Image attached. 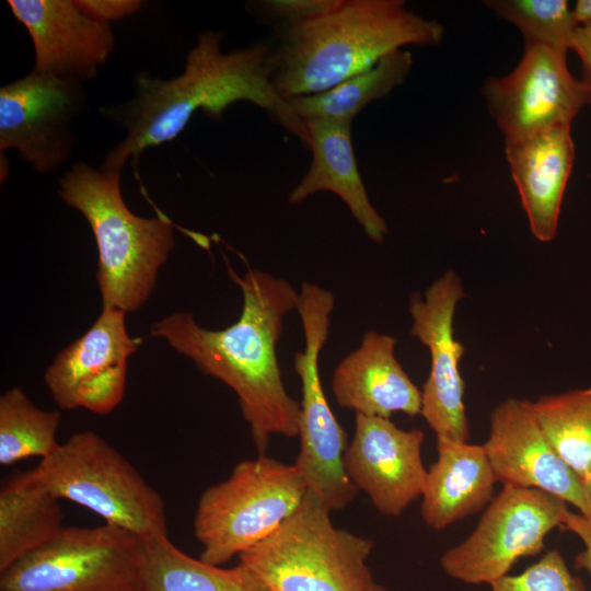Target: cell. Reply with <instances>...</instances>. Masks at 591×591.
<instances>
[{
  "instance_id": "cell-1",
  "label": "cell",
  "mask_w": 591,
  "mask_h": 591,
  "mask_svg": "<svg viewBox=\"0 0 591 591\" xmlns=\"http://www.w3.org/2000/svg\"><path fill=\"white\" fill-rule=\"evenodd\" d=\"M222 38V32L202 31L179 76L164 80L137 73L132 97L100 108L124 131V138L105 155L102 169L121 172L129 160L136 165L148 148L174 140L197 111L220 120L236 102L259 107L310 150L305 123L273 84L270 45L257 42L224 54Z\"/></svg>"
},
{
  "instance_id": "cell-2",
  "label": "cell",
  "mask_w": 591,
  "mask_h": 591,
  "mask_svg": "<svg viewBox=\"0 0 591 591\" xmlns=\"http://www.w3.org/2000/svg\"><path fill=\"white\" fill-rule=\"evenodd\" d=\"M227 263L231 280L240 288V317L222 329L197 324L189 312H176L154 323L150 337L163 338L189 358L199 371L234 391L259 455L271 436L298 437L300 402L287 392L277 357L283 317L297 311L299 291L289 281L247 267L240 276Z\"/></svg>"
},
{
  "instance_id": "cell-3",
  "label": "cell",
  "mask_w": 591,
  "mask_h": 591,
  "mask_svg": "<svg viewBox=\"0 0 591 591\" xmlns=\"http://www.w3.org/2000/svg\"><path fill=\"white\" fill-rule=\"evenodd\" d=\"M275 32L271 81L289 100L324 92L408 45L436 46L444 27L403 0H337L326 12Z\"/></svg>"
},
{
  "instance_id": "cell-4",
  "label": "cell",
  "mask_w": 591,
  "mask_h": 591,
  "mask_svg": "<svg viewBox=\"0 0 591 591\" xmlns=\"http://www.w3.org/2000/svg\"><path fill=\"white\" fill-rule=\"evenodd\" d=\"M120 175L77 162L58 179L57 193L92 229L103 306L132 313L152 293L175 240L173 223L165 216L142 218L129 210L121 195Z\"/></svg>"
},
{
  "instance_id": "cell-5",
  "label": "cell",
  "mask_w": 591,
  "mask_h": 591,
  "mask_svg": "<svg viewBox=\"0 0 591 591\" xmlns=\"http://www.w3.org/2000/svg\"><path fill=\"white\" fill-rule=\"evenodd\" d=\"M373 541L336 528L331 510L306 490L297 509L239 564L270 591H367Z\"/></svg>"
},
{
  "instance_id": "cell-6",
  "label": "cell",
  "mask_w": 591,
  "mask_h": 591,
  "mask_svg": "<svg viewBox=\"0 0 591 591\" xmlns=\"http://www.w3.org/2000/svg\"><path fill=\"white\" fill-rule=\"evenodd\" d=\"M55 497L80 505L142 538L167 534L165 505L132 464L104 438L85 430L34 467Z\"/></svg>"
},
{
  "instance_id": "cell-7",
  "label": "cell",
  "mask_w": 591,
  "mask_h": 591,
  "mask_svg": "<svg viewBox=\"0 0 591 591\" xmlns=\"http://www.w3.org/2000/svg\"><path fill=\"white\" fill-rule=\"evenodd\" d=\"M308 487L294 464L266 455L239 462L200 496L194 533L199 558L221 566L270 535L300 505Z\"/></svg>"
},
{
  "instance_id": "cell-8",
  "label": "cell",
  "mask_w": 591,
  "mask_h": 591,
  "mask_svg": "<svg viewBox=\"0 0 591 591\" xmlns=\"http://www.w3.org/2000/svg\"><path fill=\"white\" fill-rule=\"evenodd\" d=\"M333 293L314 282L299 290L298 313L304 334V349L297 351L293 368L301 381L299 432L300 450L294 466L308 490L331 510L347 507L358 489L349 479L344 455L346 433L327 402L320 375V355L328 338Z\"/></svg>"
},
{
  "instance_id": "cell-9",
  "label": "cell",
  "mask_w": 591,
  "mask_h": 591,
  "mask_svg": "<svg viewBox=\"0 0 591 591\" xmlns=\"http://www.w3.org/2000/svg\"><path fill=\"white\" fill-rule=\"evenodd\" d=\"M144 538L105 523L63 526L0 572V591H142Z\"/></svg>"
},
{
  "instance_id": "cell-10",
  "label": "cell",
  "mask_w": 591,
  "mask_h": 591,
  "mask_svg": "<svg viewBox=\"0 0 591 591\" xmlns=\"http://www.w3.org/2000/svg\"><path fill=\"white\" fill-rule=\"evenodd\" d=\"M568 510L566 501L546 491L503 485L470 536L441 556V568L461 582L490 586L520 558L541 553Z\"/></svg>"
},
{
  "instance_id": "cell-11",
  "label": "cell",
  "mask_w": 591,
  "mask_h": 591,
  "mask_svg": "<svg viewBox=\"0 0 591 591\" xmlns=\"http://www.w3.org/2000/svg\"><path fill=\"white\" fill-rule=\"evenodd\" d=\"M567 51L524 44L518 66L489 78L482 93L505 139H515L557 126H571L591 104V92L567 66Z\"/></svg>"
},
{
  "instance_id": "cell-12",
  "label": "cell",
  "mask_w": 591,
  "mask_h": 591,
  "mask_svg": "<svg viewBox=\"0 0 591 591\" xmlns=\"http://www.w3.org/2000/svg\"><path fill=\"white\" fill-rule=\"evenodd\" d=\"M83 84L32 70L0 89V151L14 149L36 172L55 171L77 143L73 123L83 112Z\"/></svg>"
},
{
  "instance_id": "cell-13",
  "label": "cell",
  "mask_w": 591,
  "mask_h": 591,
  "mask_svg": "<svg viewBox=\"0 0 591 591\" xmlns=\"http://www.w3.org/2000/svg\"><path fill=\"white\" fill-rule=\"evenodd\" d=\"M465 297L453 270L434 280L424 294L409 298L410 335L430 354V371L421 391V413L437 438L466 442L470 437L464 404V381L459 363L465 347L455 339L454 315Z\"/></svg>"
},
{
  "instance_id": "cell-14",
  "label": "cell",
  "mask_w": 591,
  "mask_h": 591,
  "mask_svg": "<svg viewBox=\"0 0 591 591\" xmlns=\"http://www.w3.org/2000/svg\"><path fill=\"white\" fill-rule=\"evenodd\" d=\"M126 312L103 306L94 324L65 347L45 372V383L60 409L113 412L126 387L127 363L141 338L126 328Z\"/></svg>"
},
{
  "instance_id": "cell-15",
  "label": "cell",
  "mask_w": 591,
  "mask_h": 591,
  "mask_svg": "<svg viewBox=\"0 0 591 591\" xmlns=\"http://www.w3.org/2000/svg\"><path fill=\"white\" fill-rule=\"evenodd\" d=\"M498 482L552 494L591 518V506L576 473L556 452L528 399L508 398L490 414L483 444Z\"/></svg>"
},
{
  "instance_id": "cell-16",
  "label": "cell",
  "mask_w": 591,
  "mask_h": 591,
  "mask_svg": "<svg viewBox=\"0 0 591 591\" xmlns=\"http://www.w3.org/2000/svg\"><path fill=\"white\" fill-rule=\"evenodd\" d=\"M424 440L419 429L405 430L390 418L356 414L354 436L344 455L345 471L382 514L398 517L421 497L427 477L421 460Z\"/></svg>"
},
{
  "instance_id": "cell-17",
  "label": "cell",
  "mask_w": 591,
  "mask_h": 591,
  "mask_svg": "<svg viewBox=\"0 0 591 591\" xmlns=\"http://www.w3.org/2000/svg\"><path fill=\"white\" fill-rule=\"evenodd\" d=\"M8 5L31 36L36 72L83 84L114 49L111 24L89 16L76 0H9Z\"/></svg>"
},
{
  "instance_id": "cell-18",
  "label": "cell",
  "mask_w": 591,
  "mask_h": 591,
  "mask_svg": "<svg viewBox=\"0 0 591 591\" xmlns=\"http://www.w3.org/2000/svg\"><path fill=\"white\" fill-rule=\"evenodd\" d=\"M569 125L515 139H505L512 179L530 230L540 242H551L558 229L561 202L575 159Z\"/></svg>"
},
{
  "instance_id": "cell-19",
  "label": "cell",
  "mask_w": 591,
  "mask_h": 591,
  "mask_svg": "<svg viewBox=\"0 0 591 591\" xmlns=\"http://www.w3.org/2000/svg\"><path fill=\"white\" fill-rule=\"evenodd\" d=\"M395 346L393 336L371 329L359 347L338 362L332 390L343 408L381 418L394 413L420 415L421 391L396 359Z\"/></svg>"
},
{
  "instance_id": "cell-20",
  "label": "cell",
  "mask_w": 591,
  "mask_h": 591,
  "mask_svg": "<svg viewBox=\"0 0 591 591\" xmlns=\"http://www.w3.org/2000/svg\"><path fill=\"white\" fill-rule=\"evenodd\" d=\"M304 123L311 139L312 161L289 194V204H300L318 192H331L344 201L372 242L383 243L387 225L371 204L360 176L351 142V123L331 119Z\"/></svg>"
},
{
  "instance_id": "cell-21",
  "label": "cell",
  "mask_w": 591,
  "mask_h": 591,
  "mask_svg": "<svg viewBox=\"0 0 591 591\" xmlns=\"http://www.w3.org/2000/svg\"><path fill=\"white\" fill-rule=\"evenodd\" d=\"M437 452L420 513L429 528L442 530L489 505L498 480L483 444L437 438Z\"/></svg>"
},
{
  "instance_id": "cell-22",
  "label": "cell",
  "mask_w": 591,
  "mask_h": 591,
  "mask_svg": "<svg viewBox=\"0 0 591 591\" xmlns=\"http://www.w3.org/2000/svg\"><path fill=\"white\" fill-rule=\"evenodd\" d=\"M62 519L59 499L34 468L10 474L0 487V572L56 536Z\"/></svg>"
},
{
  "instance_id": "cell-23",
  "label": "cell",
  "mask_w": 591,
  "mask_h": 591,
  "mask_svg": "<svg viewBox=\"0 0 591 591\" xmlns=\"http://www.w3.org/2000/svg\"><path fill=\"white\" fill-rule=\"evenodd\" d=\"M142 591H270L237 564L221 568L176 547L167 534L144 538Z\"/></svg>"
},
{
  "instance_id": "cell-24",
  "label": "cell",
  "mask_w": 591,
  "mask_h": 591,
  "mask_svg": "<svg viewBox=\"0 0 591 591\" xmlns=\"http://www.w3.org/2000/svg\"><path fill=\"white\" fill-rule=\"evenodd\" d=\"M412 67V53L405 48L398 49L384 56L367 71L324 92L287 101L303 121L331 119L351 123L369 104L402 85Z\"/></svg>"
},
{
  "instance_id": "cell-25",
  "label": "cell",
  "mask_w": 591,
  "mask_h": 591,
  "mask_svg": "<svg viewBox=\"0 0 591 591\" xmlns=\"http://www.w3.org/2000/svg\"><path fill=\"white\" fill-rule=\"evenodd\" d=\"M531 406L548 441L582 480L591 464V385L541 396Z\"/></svg>"
},
{
  "instance_id": "cell-26",
  "label": "cell",
  "mask_w": 591,
  "mask_h": 591,
  "mask_svg": "<svg viewBox=\"0 0 591 591\" xmlns=\"http://www.w3.org/2000/svg\"><path fill=\"white\" fill-rule=\"evenodd\" d=\"M59 410L37 407L20 387L0 396V464L13 465L27 457L51 454L59 445Z\"/></svg>"
},
{
  "instance_id": "cell-27",
  "label": "cell",
  "mask_w": 591,
  "mask_h": 591,
  "mask_svg": "<svg viewBox=\"0 0 591 591\" xmlns=\"http://www.w3.org/2000/svg\"><path fill=\"white\" fill-rule=\"evenodd\" d=\"M486 7L522 34L524 44L568 51L578 23L565 0H489Z\"/></svg>"
},
{
  "instance_id": "cell-28",
  "label": "cell",
  "mask_w": 591,
  "mask_h": 591,
  "mask_svg": "<svg viewBox=\"0 0 591 591\" xmlns=\"http://www.w3.org/2000/svg\"><path fill=\"white\" fill-rule=\"evenodd\" d=\"M491 591H587L571 573L563 555L553 549L518 575H507L490 584Z\"/></svg>"
},
{
  "instance_id": "cell-29",
  "label": "cell",
  "mask_w": 591,
  "mask_h": 591,
  "mask_svg": "<svg viewBox=\"0 0 591 591\" xmlns=\"http://www.w3.org/2000/svg\"><path fill=\"white\" fill-rule=\"evenodd\" d=\"M337 3V0H263L252 7L265 20L277 25L292 24L320 15Z\"/></svg>"
},
{
  "instance_id": "cell-30",
  "label": "cell",
  "mask_w": 591,
  "mask_h": 591,
  "mask_svg": "<svg viewBox=\"0 0 591 591\" xmlns=\"http://www.w3.org/2000/svg\"><path fill=\"white\" fill-rule=\"evenodd\" d=\"M76 3L92 19L107 24L135 14L142 5L139 0H76Z\"/></svg>"
},
{
  "instance_id": "cell-31",
  "label": "cell",
  "mask_w": 591,
  "mask_h": 591,
  "mask_svg": "<svg viewBox=\"0 0 591 591\" xmlns=\"http://www.w3.org/2000/svg\"><path fill=\"white\" fill-rule=\"evenodd\" d=\"M561 526L577 535L583 544V549L575 557V568L584 569L591 575V518L568 510Z\"/></svg>"
},
{
  "instance_id": "cell-32",
  "label": "cell",
  "mask_w": 591,
  "mask_h": 591,
  "mask_svg": "<svg viewBox=\"0 0 591 591\" xmlns=\"http://www.w3.org/2000/svg\"><path fill=\"white\" fill-rule=\"evenodd\" d=\"M571 49L581 61L580 81L591 92V23L578 25Z\"/></svg>"
},
{
  "instance_id": "cell-33",
  "label": "cell",
  "mask_w": 591,
  "mask_h": 591,
  "mask_svg": "<svg viewBox=\"0 0 591 591\" xmlns=\"http://www.w3.org/2000/svg\"><path fill=\"white\" fill-rule=\"evenodd\" d=\"M572 14L578 25L591 23V0H578Z\"/></svg>"
},
{
  "instance_id": "cell-34",
  "label": "cell",
  "mask_w": 591,
  "mask_h": 591,
  "mask_svg": "<svg viewBox=\"0 0 591 591\" xmlns=\"http://www.w3.org/2000/svg\"><path fill=\"white\" fill-rule=\"evenodd\" d=\"M581 483L583 485L587 499H588V501H589V503L591 506V464H590L586 475L583 476Z\"/></svg>"
},
{
  "instance_id": "cell-35",
  "label": "cell",
  "mask_w": 591,
  "mask_h": 591,
  "mask_svg": "<svg viewBox=\"0 0 591 591\" xmlns=\"http://www.w3.org/2000/svg\"><path fill=\"white\" fill-rule=\"evenodd\" d=\"M367 591H387V589H386L385 587H383V586L378 584V583L374 582L373 584H371V586L367 589Z\"/></svg>"
}]
</instances>
